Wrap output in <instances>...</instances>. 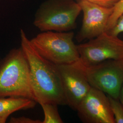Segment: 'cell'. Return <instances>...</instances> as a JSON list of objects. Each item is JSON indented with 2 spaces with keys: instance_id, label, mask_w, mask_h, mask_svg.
Instances as JSON below:
<instances>
[{
  "instance_id": "obj_1",
  "label": "cell",
  "mask_w": 123,
  "mask_h": 123,
  "mask_svg": "<svg viewBox=\"0 0 123 123\" xmlns=\"http://www.w3.org/2000/svg\"><path fill=\"white\" fill-rule=\"evenodd\" d=\"M20 37L21 47L28 62L31 84L37 102L67 105L57 66L40 55L22 29Z\"/></svg>"
},
{
  "instance_id": "obj_2",
  "label": "cell",
  "mask_w": 123,
  "mask_h": 123,
  "mask_svg": "<svg viewBox=\"0 0 123 123\" xmlns=\"http://www.w3.org/2000/svg\"><path fill=\"white\" fill-rule=\"evenodd\" d=\"M8 97L25 98L37 102L28 62L21 47L12 49L0 60V98Z\"/></svg>"
},
{
  "instance_id": "obj_3",
  "label": "cell",
  "mask_w": 123,
  "mask_h": 123,
  "mask_svg": "<svg viewBox=\"0 0 123 123\" xmlns=\"http://www.w3.org/2000/svg\"><path fill=\"white\" fill-rule=\"evenodd\" d=\"M81 12L74 0H47L37 9L33 24L43 32L69 31L76 28Z\"/></svg>"
},
{
  "instance_id": "obj_4",
  "label": "cell",
  "mask_w": 123,
  "mask_h": 123,
  "mask_svg": "<svg viewBox=\"0 0 123 123\" xmlns=\"http://www.w3.org/2000/svg\"><path fill=\"white\" fill-rule=\"evenodd\" d=\"M73 31H43L30 40L42 57L56 65L69 64L79 60Z\"/></svg>"
},
{
  "instance_id": "obj_5",
  "label": "cell",
  "mask_w": 123,
  "mask_h": 123,
  "mask_svg": "<svg viewBox=\"0 0 123 123\" xmlns=\"http://www.w3.org/2000/svg\"><path fill=\"white\" fill-rule=\"evenodd\" d=\"M77 48L79 61L85 67L108 60H123V40L106 32Z\"/></svg>"
},
{
  "instance_id": "obj_6",
  "label": "cell",
  "mask_w": 123,
  "mask_h": 123,
  "mask_svg": "<svg viewBox=\"0 0 123 123\" xmlns=\"http://www.w3.org/2000/svg\"><path fill=\"white\" fill-rule=\"evenodd\" d=\"M85 72L91 87L119 98L123 84V60H106L85 67Z\"/></svg>"
},
{
  "instance_id": "obj_7",
  "label": "cell",
  "mask_w": 123,
  "mask_h": 123,
  "mask_svg": "<svg viewBox=\"0 0 123 123\" xmlns=\"http://www.w3.org/2000/svg\"><path fill=\"white\" fill-rule=\"evenodd\" d=\"M57 66L67 105L76 111L91 88L86 74L85 67L79 60L72 63Z\"/></svg>"
},
{
  "instance_id": "obj_8",
  "label": "cell",
  "mask_w": 123,
  "mask_h": 123,
  "mask_svg": "<svg viewBox=\"0 0 123 123\" xmlns=\"http://www.w3.org/2000/svg\"><path fill=\"white\" fill-rule=\"evenodd\" d=\"M83 12L82 24L76 36L78 42L96 37L106 32L108 21L114 7L107 8L87 0H77Z\"/></svg>"
},
{
  "instance_id": "obj_9",
  "label": "cell",
  "mask_w": 123,
  "mask_h": 123,
  "mask_svg": "<svg viewBox=\"0 0 123 123\" xmlns=\"http://www.w3.org/2000/svg\"><path fill=\"white\" fill-rule=\"evenodd\" d=\"M76 111L84 123H115L108 95L92 87Z\"/></svg>"
},
{
  "instance_id": "obj_10",
  "label": "cell",
  "mask_w": 123,
  "mask_h": 123,
  "mask_svg": "<svg viewBox=\"0 0 123 123\" xmlns=\"http://www.w3.org/2000/svg\"><path fill=\"white\" fill-rule=\"evenodd\" d=\"M37 103L22 97L0 98V123H5L11 114L22 110L34 108Z\"/></svg>"
},
{
  "instance_id": "obj_11",
  "label": "cell",
  "mask_w": 123,
  "mask_h": 123,
  "mask_svg": "<svg viewBox=\"0 0 123 123\" xmlns=\"http://www.w3.org/2000/svg\"><path fill=\"white\" fill-rule=\"evenodd\" d=\"M39 104L44 112V118L42 123H63L58 113L57 104L47 102H40Z\"/></svg>"
},
{
  "instance_id": "obj_12",
  "label": "cell",
  "mask_w": 123,
  "mask_h": 123,
  "mask_svg": "<svg viewBox=\"0 0 123 123\" xmlns=\"http://www.w3.org/2000/svg\"><path fill=\"white\" fill-rule=\"evenodd\" d=\"M110 108L114 115L115 123H123V106L119 100L108 95Z\"/></svg>"
},
{
  "instance_id": "obj_13",
  "label": "cell",
  "mask_w": 123,
  "mask_h": 123,
  "mask_svg": "<svg viewBox=\"0 0 123 123\" xmlns=\"http://www.w3.org/2000/svg\"><path fill=\"white\" fill-rule=\"evenodd\" d=\"M123 14V0H119V1L114 6L113 12L108 21L106 32L112 29L117 22L119 18Z\"/></svg>"
},
{
  "instance_id": "obj_14",
  "label": "cell",
  "mask_w": 123,
  "mask_h": 123,
  "mask_svg": "<svg viewBox=\"0 0 123 123\" xmlns=\"http://www.w3.org/2000/svg\"><path fill=\"white\" fill-rule=\"evenodd\" d=\"M106 32L114 36H118L123 32V14L119 18L114 27Z\"/></svg>"
},
{
  "instance_id": "obj_15",
  "label": "cell",
  "mask_w": 123,
  "mask_h": 123,
  "mask_svg": "<svg viewBox=\"0 0 123 123\" xmlns=\"http://www.w3.org/2000/svg\"><path fill=\"white\" fill-rule=\"evenodd\" d=\"M10 123H42V121L33 119L24 116L19 117H12L9 120Z\"/></svg>"
},
{
  "instance_id": "obj_16",
  "label": "cell",
  "mask_w": 123,
  "mask_h": 123,
  "mask_svg": "<svg viewBox=\"0 0 123 123\" xmlns=\"http://www.w3.org/2000/svg\"><path fill=\"white\" fill-rule=\"evenodd\" d=\"M88 1L99 5L102 6L107 7V8H112L114 7L115 5L116 4L119 0H87Z\"/></svg>"
},
{
  "instance_id": "obj_17",
  "label": "cell",
  "mask_w": 123,
  "mask_h": 123,
  "mask_svg": "<svg viewBox=\"0 0 123 123\" xmlns=\"http://www.w3.org/2000/svg\"><path fill=\"white\" fill-rule=\"evenodd\" d=\"M119 99L123 106V84L119 92Z\"/></svg>"
}]
</instances>
